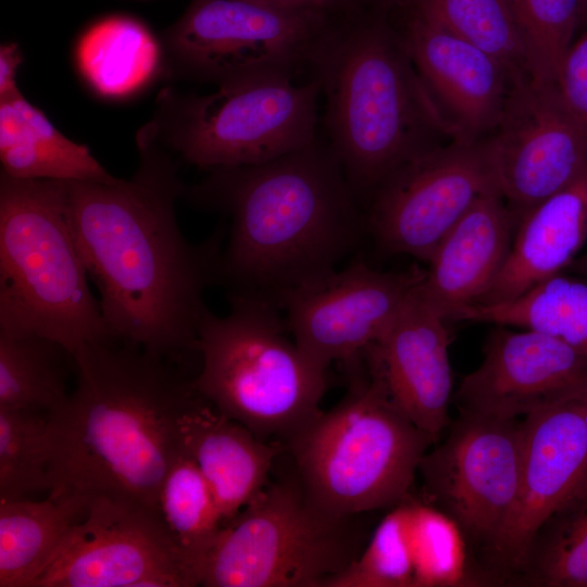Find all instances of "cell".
Returning a JSON list of instances; mask_svg holds the SVG:
<instances>
[{"instance_id":"obj_1","label":"cell","mask_w":587,"mask_h":587,"mask_svg":"<svg viewBox=\"0 0 587 587\" xmlns=\"http://www.w3.org/2000/svg\"><path fill=\"white\" fill-rule=\"evenodd\" d=\"M152 137H141L130 179L66 182L73 233L109 337L166 360L195 350L210 311L205 289L217 283L225 230L189 242L175 202L185 188Z\"/></svg>"},{"instance_id":"obj_2","label":"cell","mask_w":587,"mask_h":587,"mask_svg":"<svg viewBox=\"0 0 587 587\" xmlns=\"http://www.w3.org/2000/svg\"><path fill=\"white\" fill-rule=\"evenodd\" d=\"M76 386L48 415L50 491L124 498L160 511L197 392L167 360L112 338L73 355ZM49 491V492H50Z\"/></svg>"},{"instance_id":"obj_3","label":"cell","mask_w":587,"mask_h":587,"mask_svg":"<svg viewBox=\"0 0 587 587\" xmlns=\"http://www.w3.org/2000/svg\"><path fill=\"white\" fill-rule=\"evenodd\" d=\"M211 172L189 197L230 220L217 267L228 292L278 305L355 246V192L333 149L313 141L264 163Z\"/></svg>"},{"instance_id":"obj_4","label":"cell","mask_w":587,"mask_h":587,"mask_svg":"<svg viewBox=\"0 0 587 587\" xmlns=\"http://www.w3.org/2000/svg\"><path fill=\"white\" fill-rule=\"evenodd\" d=\"M316 61L332 149L355 193L372 195L403 162L451 139L400 37L384 24L328 35Z\"/></svg>"},{"instance_id":"obj_5","label":"cell","mask_w":587,"mask_h":587,"mask_svg":"<svg viewBox=\"0 0 587 587\" xmlns=\"http://www.w3.org/2000/svg\"><path fill=\"white\" fill-rule=\"evenodd\" d=\"M77 246L66 182L0 174V328L37 334L72 357L109 339Z\"/></svg>"},{"instance_id":"obj_6","label":"cell","mask_w":587,"mask_h":587,"mask_svg":"<svg viewBox=\"0 0 587 587\" xmlns=\"http://www.w3.org/2000/svg\"><path fill=\"white\" fill-rule=\"evenodd\" d=\"M228 302L225 315L209 311L199 326L201 366L190 385L260 439L286 444L322 413L327 370L288 338L275 302L237 292Z\"/></svg>"},{"instance_id":"obj_7","label":"cell","mask_w":587,"mask_h":587,"mask_svg":"<svg viewBox=\"0 0 587 587\" xmlns=\"http://www.w3.org/2000/svg\"><path fill=\"white\" fill-rule=\"evenodd\" d=\"M362 359L350 365L347 397L290 438L307 495L324 511L353 516L394 508L409 496L433 439L395 404Z\"/></svg>"},{"instance_id":"obj_8","label":"cell","mask_w":587,"mask_h":587,"mask_svg":"<svg viewBox=\"0 0 587 587\" xmlns=\"http://www.w3.org/2000/svg\"><path fill=\"white\" fill-rule=\"evenodd\" d=\"M357 516L324 511L299 479L267 483L223 524L201 586L325 587L367 542Z\"/></svg>"},{"instance_id":"obj_9","label":"cell","mask_w":587,"mask_h":587,"mask_svg":"<svg viewBox=\"0 0 587 587\" xmlns=\"http://www.w3.org/2000/svg\"><path fill=\"white\" fill-rule=\"evenodd\" d=\"M266 72L218 85L205 96L164 98L168 145L205 170L271 161L314 141L321 79L295 84Z\"/></svg>"},{"instance_id":"obj_10","label":"cell","mask_w":587,"mask_h":587,"mask_svg":"<svg viewBox=\"0 0 587 587\" xmlns=\"http://www.w3.org/2000/svg\"><path fill=\"white\" fill-rule=\"evenodd\" d=\"M327 37L323 12L261 0H193L165 41L182 72L221 85L292 73L304 60L317 59Z\"/></svg>"},{"instance_id":"obj_11","label":"cell","mask_w":587,"mask_h":587,"mask_svg":"<svg viewBox=\"0 0 587 587\" xmlns=\"http://www.w3.org/2000/svg\"><path fill=\"white\" fill-rule=\"evenodd\" d=\"M202 576L159 510L97 495L32 587H192Z\"/></svg>"},{"instance_id":"obj_12","label":"cell","mask_w":587,"mask_h":587,"mask_svg":"<svg viewBox=\"0 0 587 587\" xmlns=\"http://www.w3.org/2000/svg\"><path fill=\"white\" fill-rule=\"evenodd\" d=\"M492 189L499 190L486 138L438 143L403 162L376 187L366 226L385 252L427 263L473 203Z\"/></svg>"},{"instance_id":"obj_13","label":"cell","mask_w":587,"mask_h":587,"mask_svg":"<svg viewBox=\"0 0 587 587\" xmlns=\"http://www.w3.org/2000/svg\"><path fill=\"white\" fill-rule=\"evenodd\" d=\"M419 471L434 501L488 553L519 500L522 420L461 413L447 439L426 452Z\"/></svg>"},{"instance_id":"obj_14","label":"cell","mask_w":587,"mask_h":587,"mask_svg":"<svg viewBox=\"0 0 587 587\" xmlns=\"http://www.w3.org/2000/svg\"><path fill=\"white\" fill-rule=\"evenodd\" d=\"M424 276L380 272L363 260L332 270L287 291L278 301L289 334L315 364L358 361L387 329Z\"/></svg>"},{"instance_id":"obj_15","label":"cell","mask_w":587,"mask_h":587,"mask_svg":"<svg viewBox=\"0 0 587 587\" xmlns=\"http://www.w3.org/2000/svg\"><path fill=\"white\" fill-rule=\"evenodd\" d=\"M523 473L514 512L487 553L519 574L539 527L587 496V377L522 419Z\"/></svg>"},{"instance_id":"obj_16","label":"cell","mask_w":587,"mask_h":587,"mask_svg":"<svg viewBox=\"0 0 587 587\" xmlns=\"http://www.w3.org/2000/svg\"><path fill=\"white\" fill-rule=\"evenodd\" d=\"M498 188L516 223L587 171V134L557 84L512 86L486 137Z\"/></svg>"},{"instance_id":"obj_17","label":"cell","mask_w":587,"mask_h":587,"mask_svg":"<svg viewBox=\"0 0 587 587\" xmlns=\"http://www.w3.org/2000/svg\"><path fill=\"white\" fill-rule=\"evenodd\" d=\"M587 377V353L539 332L496 325L455 398L463 414L520 420Z\"/></svg>"},{"instance_id":"obj_18","label":"cell","mask_w":587,"mask_h":587,"mask_svg":"<svg viewBox=\"0 0 587 587\" xmlns=\"http://www.w3.org/2000/svg\"><path fill=\"white\" fill-rule=\"evenodd\" d=\"M399 36L452 140L488 137L503 112L512 82L489 53L411 10Z\"/></svg>"},{"instance_id":"obj_19","label":"cell","mask_w":587,"mask_h":587,"mask_svg":"<svg viewBox=\"0 0 587 587\" xmlns=\"http://www.w3.org/2000/svg\"><path fill=\"white\" fill-rule=\"evenodd\" d=\"M419 285L362 358L400 411L436 442L449 424L450 334L448 321L421 297Z\"/></svg>"},{"instance_id":"obj_20","label":"cell","mask_w":587,"mask_h":587,"mask_svg":"<svg viewBox=\"0 0 587 587\" xmlns=\"http://www.w3.org/2000/svg\"><path fill=\"white\" fill-rule=\"evenodd\" d=\"M516 223L498 189L482 195L428 260L421 297L447 321L489 290L512 246Z\"/></svg>"},{"instance_id":"obj_21","label":"cell","mask_w":587,"mask_h":587,"mask_svg":"<svg viewBox=\"0 0 587 587\" xmlns=\"http://www.w3.org/2000/svg\"><path fill=\"white\" fill-rule=\"evenodd\" d=\"M178 436L208 480L224 523L265 487L283 450L220 412L198 392L179 416Z\"/></svg>"},{"instance_id":"obj_22","label":"cell","mask_w":587,"mask_h":587,"mask_svg":"<svg viewBox=\"0 0 587 587\" xmlns=\"http://www.w3.org/2000/svg\"><path fill=\"white\" fill-rule=\"evenodd\" d=\"M586 239L587 171L524 214L502 270L477 303L512 300L562 273Z\"/></svg>"},{"instance_id":"obj_23","label":"cell","mask_w":587,"mask_h":587,"mask_svg":"<svg viewBox=\"0 0 587 587\" xmlns=\"http://www.w3.org/2000/svg\"><path fill=\"white\" fill-rule=\"evenodd\" d=\"M1 173L21 179L114 183L89 149L63 135L23 95L0 100Z\"/></svg>"},{"instance_id":"obj_24","label":"cell","mask_w":587,"mask_h":587,"mask_svg":"<svg viewBox=\"0 0 587 587\" xmlns=\"http://www.w3.org/2000/svg\"><path fill=\"white\" fill-rule=\"evenodd\" d=\"M90 498L50 491L40 500L0 501V587H32L85 516Z\"/></svg>"},{"instance_id":"obj_25","label":"cell","mask_w":587,"mask_h":587,"mask_svg":"<svg viewBox=\"0 0 587 587\" xmlns=\"http://www.w3.org/2000/svg\"><path fill=\"white\" fill-rule=\"evenodd\" d=\"M74 57L78 72L95 92L124 99L153 79L161 63V48L140 21L110 15L85 29Z\"/></svg>"},{"instance_id":"obj_26","label":"cell","mask_w":587,"mask_h":587,"mask_svg":"<svg viewBox=\"0 0 587 587\" xmlns=\"http://www.w3.org/2000/svg\"><path fill=\"white\" fill-rule=\"evenodd\" d=\"M454 320L536 330L587 353V280L560 273L512 300L466 307Z\"/></svg>"},{"instance_id":"obj_27","label":"cell","mask_w":587,"mask_h":587,"mask_svg":"<svg viewBox=\"0 0 587 587\" xmlns=\"http://www.w3.org/2000/svg\"><path fill=\"white\" fill-rule=\"evenodd\" d=\"M61 345L33 333L0 328V409L51 414L67 400L66 361Z\"/></svg>"},{"instance_id":"obj_28","label":"cell","mask_w":587,"mask_h":587,"mask_svg":"<svg viewBox=\"0 0 587 587\" xmlns=\"http://www.w3.org/2000/svg\"><path fill=\"white\" fill-rule=\"evenodd\" d=\"M495 58L512 85L532 80L525 46L508 0H401Z\"/></svg>"},{"instance_id":"obj_29","label":"cell","mask_w":587,"mask_h":587,"mask_svg":"<svg viewBox=\"0 0 587 587\" xmlns=\"http://www.w3.org/2000/svg\"><path fill=\"white\" fill-rule=\"evenodd\" d=\"M159 504L177 546L203 572L224 522L208 480L182 445L162 483Z\"/></svg>"},{"instance_id":"obj_30","label":"cell","mask_w":587,"mask_h":587,"mask_svg":"<svg viewBox=\"0 0 587 587\" xmlns=\"http://www.w3.org/2000/svg\"><path fill=\"white\" fill-rule=\"evenodd\" d=\"M519 574L534 586L587 587V496L539 527Z\"/></svg>"},{"instance_id":"obj_31","label":"cell","mask_w":587,"mask_h":587,"mask_svg":"<svg viewBox=\"0 0 587 587\" xmlns=\"http://www.w3.org/2000/svg\"><path fill=\"white\" fill-rule=\"evenodd\" d=\"M48 414L0 409V501L49 494Z\"/></svg>"},{"instance_id":"obj_32","label":"cell","mask_w":587,"mask_h":587,"mask_svg":"<svg viewBox=\"0 0 587 587\" xmlns=\"http://www.w3.org/2000/svg\"><path fill=\"white\" fill-rule=\"evenodd\" d=\"M526 50L530 78L557 84L586 0H508Z\"/></svg>"},{"instance_id":"obj_33","label":"cell","mask_w":587,"mask_h":587,"mask_svg":"<svg viewBox=\"0 0 587 587\" xmlns=\"http://www.w3.org/2000/svg\"><path fill=\"white\" fill-rule=\"evenodd\" d=\"M407 500L391 508L360 554L325 587L414 586Z\"/></svg>"},{"instance_id":"obj_34","label":"cell","mask_w":587,"mask_h":587,"mask_svg":"<svg viewBox=\"0 0 587 587\" xmlns=\"http://www.w3.org/2000/svg\"><path fill=\"white\" fill-rule=\"evenodd\" d=\"M415 586H445L463 579V533L445 512L408 498Z\"/></svg>"},{"instance_id":"obj_35","label":"cell","mask_w":587,"mask_h":587,"mask_svg":"<svg viewBox=\"0 0 587 587\" xmlns=\"http://www.w3.org/2000/svg\"><path fill=\"white\" fill-rule=\"evenodd\" d=\"M558 88L570 112L587 134V28L569 49Z\"/></svg>"},{"instance_id":"obj_36","label":"cell","mask_w":587,"mask_h":587,"mask_svg":"<svg viewBox=\"0 0 587 587\" xmlns=\"http://www.w3.org/2000/svg\"><path fill=\"white\" fill-rule=\"evenodd\" d=\"M22 64V53L15 43H5L0 48V100L22 95L16 74Z\"/></svg>"},{"instance_id":"obj_37","label":"cell","mask_w":587,"mask_h":587,"mask_svg":"<svg viewBox=\"0 0 587 587\" xmlns=\"http://www.w3.org/2000/svg\"><path fill=\"white\" fill-rule=\"evenodd\" d=\"M272 4L297 9V10H308L315 12H324L328 8L333 7L328 0H261Z\"/></svg>"},{"instance_id":"obj_38","label":"cell","mask_w":587,"mask_h":587,"mask_svg":"<svg viewBox=\"0 0 587 587\" xmlns=\"http://www.w3.org/2000/svg\"><path fill=\"white\" fill-rule=\"evenodd\" d=\"M569 267L582 278L587 280V251L579 258H575Z\"/></svg>"},{"instance_id":"obj_39","label":"cell","mask_w":587,"mask_h":587,"mask_svg":"<svg viewBox=\"0 0 587 587\" xmlns=\"http://www.w3.org/2000/svg\"><path fill=\"white\" fill-rule=\"evenodd\" d=\"M332 5H336L337 3H345L347 0H328Z\"/></svg>"},{"instance_id":"obj_40","label":"cell","mask_w":587,"mask_h":587,"mask_svg":"<svg viewBox=\"0 0 587 587\" xmlns=\"http://www.w3.org/2000/svg\"><path fill=\"white\" fill-rule=\"evenodd\" d=\"M585 21L587 22V0H586V10H585Z\"/></svg>"},{"instance_id":"obj_41","label":"cell","mask_w":587,"mask_h":587,"mask_svg":"<svg viewBox=\"0 0 587 587\" xmlns=\"http://www.w3.org/2000/svg\"><path fill=\"white\" fill-rule=\"evenodd\" d=\"M387 1H394V0H387Z\"/></svg>"}]
</instances>
